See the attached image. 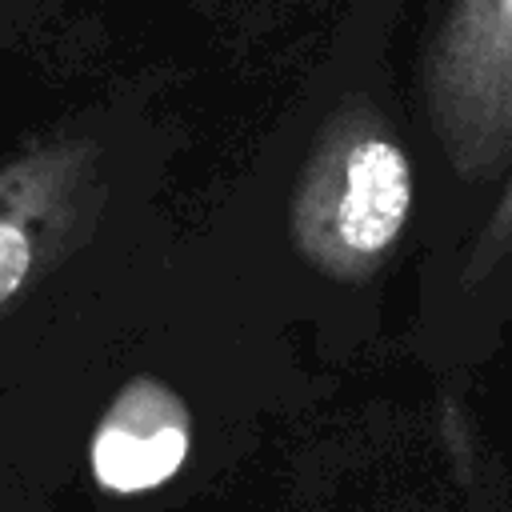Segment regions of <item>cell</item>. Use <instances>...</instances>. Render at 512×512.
Instances as JSON below:
<instances>
[{
	"label": "cell",
	"mask_w": 512,
	"mask_h": 512,
	"mask_svg": "<svg viewBox=\"0 0 512 512\" xmlns=\"http://www.w3.org/2000/svg\"><path fill=\"white\" fill-rule=\"evenodd\" d=\"M188 456V428L172 400L156 392L128 396L96 432L92 468L112 492H144L164 484Z\"/></svg>",
	"instance_id": "obj_2"
},
{
	"label": "cell",
	"mask_w": 512,
	"mask_h": 512,
	"mask_svg": "<svg viewBox=\"0 0 512 512\" xmlns=\"http://www.w3.org/2000/svg\"><path fill=\"white\" fill-rule=\"evenodd\" d=\"M416 92L444 164L500 172L512 160V0H440L420 40Z\"/></svg>",
	"instance_id": "obj_1"
}]
</instances>
